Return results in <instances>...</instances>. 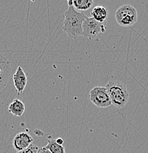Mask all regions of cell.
<instances>
[{
    "instance_id": "obj_1",
    "label": "cell",
    "mask_w": 148,
    "mask_h": 153,
    "mask_svg": "<svg viewBox=\"0 0 148 153\" xmlns=\"http://www.w3.org/2000/svg\"><path fill=\"white\" fill-rule=\"evenodd\" d=\"M64 23L62 30L70 38H77L83 34V24L87 18L83 12H79L70 6L64 13Z\"/></svg>"
},
{
    "instance_id": "obj_2",
    "label": "cell",
    "mask_w": 148,
    "mask_h": 153,
    "mask_svg": "<svg viewBox=\"0 0 148 153\" xmlns=\"http://www.w3.org/2000/svg\"><path fill=\"white\" fill-rule=\"evenodd\" d=\"M111 103L118 108H122L129 100V91L120 81H110L106 86Z\"/></svg>"
},
{
    "instance_id": "obj_3",
    "label": "cell",
    "mask_w": 148,
    "mask_h": 153,
    "mask_svg": "<svg viewBox=\"0 0 148 153\" xmlns=\"http://www.w3.org/2000/svg\"><path fill=\"white\" fill-rule=\"evenodd\" d=\"M115 19L122 27L133 26L138 20L137 10L130 4H123L116 11Z\"/></svg>"
},
{
    "instance_id": "obj_4",
    "label": "cell",
    "mask_w": 148,
    "mask_h": 153,
    "mask_svg": "<svg viewBox=\"0 0 148 153\" xmlns=\"http://www.w3.org/2000/svg\"><path fill=\"white\" fill-rule=\"evenodd\" d=\"M106 30V27L104 23L97 22L91 17H87L83 24L82 36L89 40H97L99 35L104 33Z\"/></svg>"
},
{
    "instance_id": "obj_5",
    "label": "cell",
    "mask_w": 148,
    "mask_h": 153,
    "mask_svg": "<svg viewBox=\"0 0 148 153\" xmlns=\"http://www.w3.org/2000/svg\"><path fill=\"white\" fill-rule=\"evenodd\" d=\"M90 101L97 108H105L112 105L108 91L106 87L97 86L90 91Z\"/></svg>"
},
{
    "instance_id": "obj_6",
    "label": "cell",
    "mask_w": 148,
    "mask_h": 153,
    "mask_svg": "<svg viewBox=\"0 0 148 153\" xmlns=\"http://www.w3.org/2000/svg\"><path fill=\"white\" fill-rule=\"evenodd\" d=\"M10 72V61L7 57L0 54V92L3 91L5 89Z\"/></svg>"
},
{
    "instance_id": "obj_7",
    "label": "cell",
    "mask_w": 148,
    "mask_h": 153,
    "mask_svg": "<svg viewBox=\"0 0 148 153\" xmlns=\"http://www.w3.org/2000/svg\"><path fill=\"white\" fill-rule=\"evenodd\" d=\"M33 138L29 133L22 132L15 135L13 139V146L17 152L24 150L33 144Z\"/></svg>"
},
{
    "instance_id": "obj_8",
    "label": "cell",
    "mask_w": 148,
    "mask_h": 153,
    "mask_svg": "<svg viewBox=\"0 0 148 153\" xmlns=\"http://www.w3.org/2000/svg\"><path fill=\"white\" fill-rule=\"evenodd\" d=\"M13 79L14 86L16 89L17 94H22L28 84V76L21 66L17 68L15 74L13 76Z\"/></svg>"
},
{
    "instance_id": "obj_9",
    "label": "cell",
    "mask_w": 148,
    "mask_h": 153,
    "mask_svg": "<svg viewBox=\"0 0 148 153\" xmlns=\"http://www.w3.org/2000/svg\"><path fill=\"white\" fill-rule=\"evenodd\" d=\"M91 15V18L96 20L97 22L103 23L108 17V11L104 6L97 5L92 9Z\"/></svg>"
},
{
    "instance_id": "obj_10",
    "label": "cell",
    "mask_w": 148,
    "mask_h": 153,
    "mask_svg": "<svg viewBox=\"0 0 148 153\" xmlns=\"http://www.w3.org/2000/svg\"><path fill=\"white\" fill-rule=\"evenodd\" d=\"M25 111V105L22 101L19 99H15L9 105L8 111L13 116L20 117L24 114Z\"/></svg>"
},
{
    "instance_id": "obj_11",
    "label": "cell",
    "mask_w": 148,
    "mask_h": 153,
    "mask_svg": "<svg viewBox=\"0 0 148 153\" xmlns=\"http://www.w3.org/2000/svg\"><path fill=\"white\" fill-rule=\"evenodd\" d=\"M91 0H73V7L76 10H87L93 5Z\"/></svg>"
},
{
    "instance_id": "obj_12",
    "label": "cell",
    "mask_w": 148,
    "mask_h": 153,
    "mask_svg": "<svg viewBox=\"0 0 148 153\" xmlns=\"http://www.w3.org/2000/svg\"><path fill=\"white\" fill-rule=\"evenodd\" d=\"M46 147L52 153H65L64 146L63 145L58 144L55 139L49 140Z\"/></svg>"
},
{
    "instance_id": "obj_13",
    "label": "cell",
    "mask_w": 148,
    "mask_h": 153,
    "mask_svg": "<svg viewBox=\"0 0 148 153\" xmlns=\"http://www.w3.org/2000/svg\"><path fill=\"white\" fill-rule=\"evenodd\" d=\"M38 150H39V147L33 143L27 149L20 151V152H17V153H37Z\"/></svg>"
},
{
    "instance_id": "obj_14",
    "label": "cell",
    "mask_w": 148,
    "mask_h": 153,
    "mask_svg": "<svg viewBox=\"0 0 148 153\" xmlns=\"http://www.w3.org/2000/svg\"><path fill=\"white\" fill-rule=\"evenodd\" d=\"M37 153H52L50 151L47 149L46 146H44V147L39 148V150H38Z\"/></svg>"
},
{
    "instance_id": "obj_15",
    "label": "cell",
    "mask_w": 148,
    "mask_h": 153,
    "mask_svg": "<svg viewBox=\"0 0 148 153\" xmlns=\"http://www.w3.org/2000/svg\"><path fill=\"white\" fill-rule=\"evenodd\" d=\"M55 141H56V143H58V144H59V145H63V142H64L63 139V138H57V139H55Z\"/></svg>"
},
{
    "instance_id": "obj_16",
    "label": "cell",
    "mask_w": 148,
    "mask_h": 153,
    "mask_svg": "<svg viewBox=\"0 0 148 153\" xmlns=\"http://www.w3.org/2000/svg\"><path fill=\"white\" fill-rule=\"evenodd\" d=\"M67 3L69 7H70V6H73V0H68Z\"/></svg>"
}]
</instances>
